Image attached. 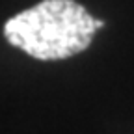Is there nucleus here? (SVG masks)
<instances>
[{
  "instance_id": "nucleus-1",
  "label": "nucleus",
  "mask_w": 134,
  "mask_h": 134,
  "mask_svg": "<svg viewBox=\"0 0 134 134\" xmlns=\"http://www.w3.org/2000/svg\"><path fill=\"white\" fill-rule=\"evenodd\" d=\"M103 24L75 0H43L8 19L4 36L28 56L54 62L86 50Z\"/></svg>"
}]
</instances>
